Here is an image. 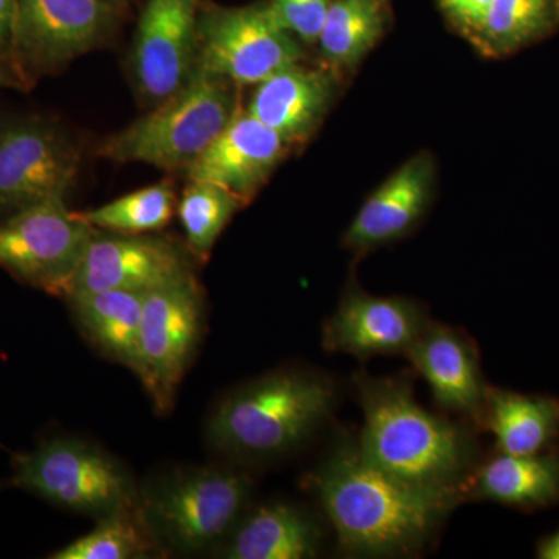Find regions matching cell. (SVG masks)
I'll return each instance as SVG.
<instances>
[{
    "label": "cell",
    "mask_w": 559,
    "mask_h": 559,
    "mask_svg": "<svg viewBox=\"0 0 559 559\" xmlns=\"http://www.w3.org/2000/svg\"><path fill=\"white\" fill-rule=\"evenodd\" d=\"M308 481L341 549L355 557L423 550L460 500L395 479L364 457L352 437L337 443Z\"/></svg>",
    "instance_id": "1"
},
{
    "label": "cell",
    "mask_w": 559,
    "mask_h": 559,
    "mask_svg": "<svg viewBox=\"0 0 559 559\" xmlns=\"http://www.w3.org/2000/svg\"><path fill=\"white\" fill-rule=\"evenodd\" d=\"M353 381L364 412V457L414 487L465 495L477 459L469 430L423 409L407 378L356 373Z\"/></svg>",
    "instance_id": "2"
},
{
    "label": "cell",
    "mask_w": 559,
    "mask_h": 559,
    "mask_svg": "<svg viewBox=\"0 0 559 559\" xmlns=\"http://www.w3.org/2000/svg\"><path fill=\"white\" fill-rule=\"evenodd\" d=\"M337 392L320 374L283 370L227 396L210 418L209 441L242 459H274L296 450L330 417Z\"/></svg>",
    "instance_id": "3"
},
{
    "label": "cell",
    "mask_w": 559,
    "mask_h": 559,
    "mask_svg": "<svg viewBox=\"0 0 559 559\" xmlns=\"http://www.w3.org/2000/svg\"><path fill=\"white\" fill-rule=\"evenodd\" d=\"M235 84L194 66L190 79L167 100L103 140L98 156L120 164L189 170L215 142L238 109Z\"/></svg>",
    "instance_id": "4"
},
{
    "label": "cell",
    "mask_w": 559,
    "mask_h": 559,
    "mask_svg": "<svg viewBox=\"0 0 559 559\" xmlns=\"http://www.w3.org/2000/svg\"><path fill=\"white\" fill-rule=\"evenodd\" d=\"M250 481L221 468L179 471L139 499L140 520L157 544L200 551L219 543L245 510Z\"/></svg>",
    "instance_id": "5"
},
{
    "label": "cell",
    "mask_w": 559,
    "mask_h": 559,
    "mask_svg": "<svg viewBox=\"0 0 559 559\" xmlns=\"http://www.w3.org/2000/svg\"><path fill=\"white\" fill-rule=\"evenodd\" d=\"M13 485L97 520L135 510L139 502L123 466L76 440L49 441L17 457Z\"/></svg>",
    "instance_id": "6"
},
{
    "label": "cell",
    "mask_w": 559,
    "mask_h": 559,
    "mask_svg": "<svg viewBox=\"0 0 559 559\" xmlns=\"http://www.w3.org/2000/svg\"><path fill=\"white\" fill-rule=\"evenodd\" d=\"M305 57L304 44L274 20L266 0L200 13L197 66L235 86H257Z\"/></svg>",
    "instance_id": "7"
},
{
    "label": "cell",
    "mask_w": 559,
    "mask_h": 559,
    "mask_svg": "<svg viewBox=\"0 0 559 559\" xmlns=\"http://www.w3.org/2000/svg\"><path fill=\"white\" fill-rule=\"evenodd\" d=\"M55 194L0 223V267L14 277L66 296L97 229Z\"/></svg>",
    "instance_id": "8"
},
{
    "label": "cell",
    "mask_w": 559,
    "mask_h": 559,
    "mask_svg": "<svg viewBox=\"0 0 559 559\" xmlns=\"http://www.w3.org/2000/svg\"><path fill=\"white\" fill-rule=\"evenodd\" d=\"M204 300L197 278L148 290L143 299L132 371L159 414L170 411L200 342Z\"/></svg>",
    "instance_id": "9"
},
{
    "label": "cell",
    "mask_w": 559,
    "mask_h": 559,
    "mask_svg": "<svg viewBox=\"0 0 559 559\" xmlns=\"http://www.w3.org/2000/svg\"><path fill=\"white\" fill-rule=\"evenodd\" d=\"M79 164L75 143L51 121L0 120V213L11 215L68 193Z\"/></svg>",
    "instance_id": "10"
},
{
    "label": "cell",
    "mask_w": 559,
    "mask_h": 559,
    "mask_svg": "<svg viewBox=\"0 0 559 559\" xmlns=\"http://www.w3.org/2000/svg\"><path fill=\"white\" fill-rule=\"evenodd\" d=\"M114 21L108 0H16L14 58L25 72L60 69L105 40Z\"/></svg>",
    "instance_id": "11"
},
{
    "label": "cell",
    "mask_w": 559,
    "mask_h": 559,
    "mask_svg": "<svg viewBox=\"0 0 559 559\" xmlns=\"http://www.w3.org/2000/svg\"><path fill=\"white\" fill-rule=\"evenodd\" d=\"M189 250L167 238L97 230L66 297L76 293L124 289L148 293L193 277Z\"/></svg>",
    "instance_id": "12"
},
{
    "label": "cell",
    "mask_w": 559,
    "mask_h": 559,
    "mask_svg": "<svg viewBox=\"0 0 559 559\" xmlns=\"http://www.w3.org/2000/svg\"><path fill=\"white\" fill-rule=\"evenodd\" d=\"M198 0H148L131 50L140 97L159 105L190 79L197 66Z\"/></svg>",
    "instance_id": "13"
},
{
    "label": "cell",
    "mask_w": 559,
    "mask_h": 559,
    "mask_svg": "<svg viewBox=\"0 0 559 559\" xmlns=\"http://www.w3.org/2000/svg\"><path fill=\"white\" fill-rule=\"evenodd\" d=\"M428 322L414 300L348 288L323 330V347L359 359L406 355Z\"/></svg>",
    "instance_id": "14"
},
{
    "label": "cell",
    "mask_w": 559,
    "mask_h": 559,
    "mask_svg": "<svg viewBox=\"0 0 559 559\" xmlns=\"http://www.w3.org/2000/svg\"><path fill=\"white\" fill-rule=\"evenodd\" d=\"M289 151L277 132L238 106L227 127L187 170L189 180H207L248 204Z\"/></svg>",
    "instance_id": "15"
},
{
    "label": "cell",
    "mask_w": 559,
    "mask_h": 559,
    "mask_svg": "<svg viewBox=\"0 0 559 559\" xmlns=\"http://www.w3.org/2000/svg\"><path fill=\"white\" fill-rule=\"evenodd\" d=\"M437 165L428 151L415 154L367 198L352 221L344 242L356 252L406 237L432 204Z\"/></svg>",
    "instance_id": "16"
},
{
    "label": "cell",
    "mask_w": 559,
    "mask_h": 559,
    "mask_svg": "<svg viewBox=\"0 0 559 559\" xmlns=\"http://www.w3.org/2000/svg\"><path fill=\"white\" fill-rule=\"evenodd\" d=\"M340 73L325 64L290 66L257 84L246 109L277 132L289 148L299 145L319 130L336 102Z\"/></svg>",
    "instance_id": "17"
},
{
    "label": "cell",
    "mask_w": 559,
    "mask_h": 559,
    "mask_svg": "<svg viewBox=\"0 0 559 559\" xmlns=\"http://www.w3.org/2000/svg\"><path fill=\"white\" fill-rule=\"evenodd\" d=\"M404 356L428 381L439 406L481 421L488 385L476 345L465 334L429 320Z\"/></svg>",
    "instance_id": "18"
},
{
    "label": "cell",
    "mask_w": 559,
    "mask_h": 559,
    "mask_svg": "<svg viewBox=\"0 0 559 559\" xmlns=\"http://www.w3.org/2000/svg\"><path fill=\"white\" fill-rule=\"evenodd\" d=\"M319 544L320 530L310 514L289 503H270L241 522L224 557L305 559L316 557Z\"/></svg>",
    "instance_id": "19"
},
{
    "label": "cell",
    "mask_w": 559,
    "mask_h": 559,
    "mask_svg": "<svg viewBox=\"0 0 559 559\" xmlns=\"http://www.w3.org/2000/svg\"><path fill=\"white\" fill-rule=\"evenodd\" d=\"M480 423L491 430L499 452L540 454L559 433V401L488 388Z\"/></svg>",
    "instance_id": "20"
},
{
    "label": "cell",
    "mask_w": 559,
    "mask_h": 559,
    "mask_svg": "<svg viewBox=\"0 0 559 559\" xmlns=\"http://www.w3.org/2000/svg\"><path fill=\"white\" fill-rule=\"evenodd\" d=\"M466 492L503 506H549L559 499V457L499 452L474 468Z\"/></svg>",
    "instance_id": "21"
},
{
    "label": "cell",
    "mask_w": 559,
    "mask_h": 559,
    "mask_svg": "<svg viewBox=\"0 0 559 559\" xmlns=\"http://www.w3.org/2000/svg\"><path fill=\"white\" fill-rule=\"evenodd\" d=\"M145 294L140 290L105 289L68 297L87 340L109 358L131 370L138 358Z\"/></svg>",
    "instance_id": "22"
},
{
    "label": "cell",
    "mask_w": 559,
    "mask_h": 559,
    "mask_svg": "<svg viewBox=\"0 0 559 559\" xmlns=\"http://www.w3.org/2000/svg\"><path fill=\"white\" fill-rule=\"evenodd\" d=\"M558 28L559 0H492L479 27L465 39L484 57L503 58Z\"/></svg>",
    "instance_id": "23"
},
{
    "label": "cell",
    "mask_w": 559,
    "mask_h": 559,
    "mask_svg": "<svg viewBox=\"0 0 559 559\" xmlns=\"http://www.w3.org/2000/svg\"><path fill=\"white\" fill-rule=\"evenodd\" d=\"M385 0H333L318 39L322 64L355 69L388 31Z\"/></svg>",
    "instance_id": "24"
},
{
    "label": "cell",
    "mask_w": 559,
    "mask_h": 559,
    "mask_svg": "<svg viewBox=\"0 0 559 559\" xmlns=\"http://www.w3.org/2000/svg\"><path fill=\"white\" fill-rule=\"evenodd\" d=\"M178 210L171 183L159 182L132 191L102 207L80 212L94 229L114 234L145 235L168 226Z\"/></svg>",
    "instance_id": "25"
},
{
    "label": "cell",
    "mask_w": 559,
    "mask_h": 559,
    "mask_svg": "<svg viewBox=\"0 0 559 559\" xmlns=\"http://www.w3.org/2000/svg\"><path fill=\"white\" fill-rule=\"evenodd\" d=\"M246 205L229 190L207 180H190L178 201V216L191 257L207 260L235 213Z\"/></svg>",
    "instance_id": "26"
},
{
    "label": "cell",
    "mask_w": 559,
    "mask_h": 559,
    "mask_svg": "<svg viewBox=\"0 0 559 559\" xmlns=\"http://www.w3.org/2000/svg\"><path fill=\"white\" fill-rule=\"evenodd\" d=\"M156 539L140 520L138 509L109 514L97 527L51 555L53 559H130L148 557Z\"/></svg>",
    "instance_id": "27"
},
{
    "label": "cell",
    "mask_w": 559,
    "mask_h": 559,
    "mask_svg": "<svg viewBox=\"0 0 559 559\" xmlns=\"http://www.w3.org/2000/svg\"><path fill=\"white\" fill-rule=\"evenodd\" d=\"M333 0H266L274 20L301 44H318Z\"/></svg>",
    "instance_id": "28"
},
{
    "label": "cell",
    "mask_w": 559,
    "mask_h": 559,
    "mask_svg": "<svg viewBox=\"0 0 559 559\" xmlns=\"http://www.w3.org/2000/svg\"><path fill=\"white\" fill-rule=\"evenodd\" d=\"M492 0H439V7L448 24L463 36L471 35L491 7Z\"/></svg>",
    "instance_id": "29"
},
{
    "label": "cell",
    "mask_w": 559,
    "mask_h": 559,
    "mask_svg": "<svg viewBox=\"0 0 559 559\" xmlns=\"http://www.w3.org/2000/svg\"><path fill=\"white\" fill-rule=\"evenodd\" d=\"M16 0H0V57L14 58Z\"/></svg>",
    "instance_id": "30"
},
{
    "label": "cell",
    "mask_w": 559,
    "mask_h": 559,
    "mask_svg": "<svg viewBox=\"0 0 559 559\" xmlns=\"http://www.w3.org/2000/svg\"><path fill=\"white\" fill-rule=\"evenodd\" d=\"M27 79V72L21 68L16 58L0 57V90H3V87L22 90V87H25V80Z\"/></svg>",
    "instance_id": "31"
},
{
    "label": "cell",
    "mask_w": 559,
    "mask_h": 559,
    "mask_svg": "<svg viewBox=\"0 0 559 559\" xmlns=\"http://www.w3.org/2000/svg\"><path fill=\"white\" fill-rule=\"evenodd\" d=\"M538 557L543 559H559V530L547 536L538 547Z\"/></svg>",
    "instance_id": "32"
},
{
    "label": "cell",
    "mask_w": 559,
    "mask_h": 559,
    "mask_svg": "<svg viewBox=\"0 0 559 559\" xmlns=\"http://www.w3.org/2000/svg\"><path fill=\"white\" fill-rule=\"evenodd\" d=\"M108 2L112 3V5H119V3L123 2V0H108Z\"/></svg>",
    "instance_id": "33"
},
{
    "label": "cell",
    "mask_w": 559,
    "mask_h": 559,
    "mask_svg": "<svg viewBox=\"0 0 559 559\" xmlns=\"http://www.w3.org/2000/svg\"><path fill=\"white\" fill-rule=\"evenodd\" d=\"M385 2H388V0H385Z\"/></svg>",
    "instance_id": "34"
}]
</instances>
